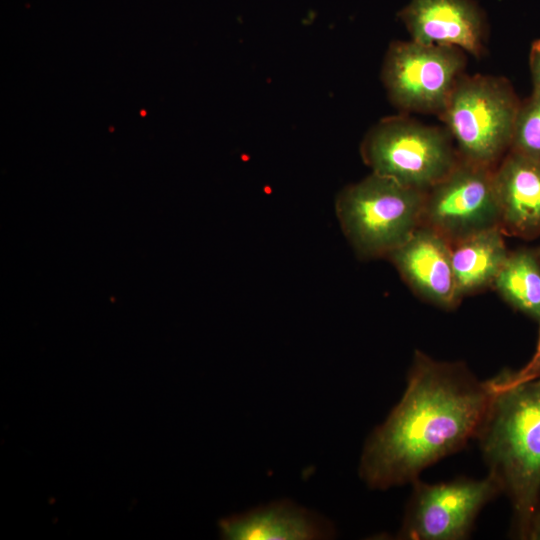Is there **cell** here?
I'll list each match as a JSON object with an SVG mask.
<instances>
[{"instance_id": "9a60e30c", "label": "cell", "mask_w": 540, "mask_h": 540, "mask_svg": "<svg viewBox=\"0 0 540 540\" xmlns=\"http://www.w3.org/2000/svg\"><path fill=\"white\" fill-rule=\"evenodd\" d=\"M510 150L540 158V88L520 102Z\"/></svg>"}, {"instance_id": "6da1fadb", "label": "cell", "mask_w": 540, "mask_h": 540, "mask_svg": "<svg viewBox=\"0 0 540 540\" xmlns=\"http://www.w3.org/2000/svg\"><path fill=\"white\" fill-rule=\"evenodd\" d=\"M490 397L462 362L415 351L406 389L367 438L359 475L371 489L412 484L428 467L475 439Z\"/></svg>"}, {"instance_id": "30bf717a", "label": "cell", "mask_w": 540, "mask_h": 540, "mask_svg": "<svg viewBox=\"0 0 540 540\" xmlns=\"http://www.w3.org/2000/svg\"><path fill=\"white\" fill-rule=\"evenodd\" d=\"M398 15L413 41L483 51L485 20L472 0H410Z\"/></svg>"}, {"instance_id": "4fadbf2b", "label": "cell", "mask_w": 540, "mask_h": 540, "mask_svg": "<svg viewBox=\"0 0 540 540\" xmlns=\"http://www.w3.org/2000/svg\"><path fill=\"white\" fill-rule=\"evenodd\" d=\"M451 246L460 299L493 284L509 255L500 226L472 234Z\"/></svg>"}, {"instance_id": "9c48e42d", "label": "cell", "mask_w": 540, "mask_h": 540, "mask_svg": "<svg viewBox=\"0 0 540 540\" xmlns=\"http://www.w3.org/2000/svg\"><path fill=\"white\" fill-rule=\"evenodd\" d=\"M451 253L449 241L420 225L388 256L417 294L438 307L451 309L460 301Z\"/></svg>"}, {"instance_id": "5bb4252c", "label": "cell", "mask_w": 540, "mask_h": 540, "mask_svg": "<svg viewBox=\"0 0 540 540\" xmlns=\"http://www.w3.org/2000/svg\"><path fill=\"white\" fill-rule=\"evenodd\" d=\"M493 285L510 306L540 322V259L535 252L509 253Z\"/></svg>"}, {"instance_id": "7c38bea8", "label": "cell", "mask_w": 540, "mask_h": 540, "mask_svg": "<svg viewBox=\"0 0 540 540\" xmlns=\"http://www.w3.org/2000/svg\"><path fill=\"white\" fill-rule=\"evenodd\" d=\"M503 231L524 239L540 234V158L514 150L494 169Z\"/></svg>"}, {"instance_id": "5b68a950", "label": "cell", "mask_w": 540, "mask_h": 540, "mask_svg": "<svg viewBox=\"0 0 540 540\" xmlns=\"http://www.w3.org/2000/svg\"><path fill=\"white\" fill-rule=\"evenodd\" d=\"M451 140L447 130L387 117L367 132L361 154L373 173L425 192L456 165L459 157Z\"/></svg>"}, {"instance_id": "7a4b0ae2", "label": "cell", "mask_w": 540, "mask_h": 540, "mask_svg": "<svg viewBox=\"0 0 540 540\" xmlns=\"http://www.w3.org/2000/svg\"><path fill=\"white\" fill-rule=\"evenodd\" d=\"M488 382L490 397L475 439L488 474L510 501L516 535L527 539L540 505V377L515 380L505 368Z\"/></svg>"}, {"instance_id": "52a82bcc", "label": "cell", "mask_w": 540, "mask_h": 540, "mask_svg": "<svg viewBox=\"0 0 540 540\" xmlns=\"http://www.w3.org/2000/svg\"><path fill=\"white\" fill-rule=\"evenodd\" d=\"M501 494L499 483L490 474L433 484L417 479L412 483L398 538L466 539L481 510Z\"/></svg>"}, {"instance_id": "ba28073f", "label": "cell", "mask_w": 540, "mask_h": 540, "mask_svg": "<svg viewBox=\"0 0 540 540\" xmlns=\"http://www.w3.org/2000/svg\"><path fill=\"white\" fill-rule=\"evenodd\" d=\"M421 225L450 244L501 227L494 169L459 157L452 170L425 191Z\"/></svg>"}, {"instance_id": "2e32d148", "label": "cell", "mask_w": 540, "mask_h": 540, "mask_svg": "<svg viewBox=\"0 0 540 540\" xmlns=\"http://www.w3.org/2000/svg\"><path fill=\"white\" fill-rule=\"evenodd\" d=\"M511 374L515 380H529L540 377V330L537 345L531 359L521 369H511Z\"/></svg>"}, {"instance_id": "e0dca14e", "label": "cell", "mask_w": 540, "mask_h": 540, "mask_svg": "<svg viewBox=\"0 0 540 540\" xmlns=\"http://www.w3.org/2000/svg\"><path fill=\"white\" fill-rule=\"evenodd\" d=\"M529 66L534 88H540V39L532 44L529 55Z\"/></svg>"}, {"instance_id": "277c9868", "label": "cell", "mask_w": 540, "mask_h": 540, "mask_svg": "<svg viewBox=\"0 0 540 540\" xmlns=\"http://www.w3.org/2000/svg\"><path fill=\"white\" fill-rule=\"evenodd\" d=\"M520 102L511 84L487 75H461L439 117L460 157L492 167L510 150Z\"/></svg>"}, {"instance_id": "8992f818", "label": "cell", "mask_w": 540, "mask_h": 540, "mask_svg": "<svg viewBox=\"0 0 540 540\" xmlns=\"http://www.w3.org/2000/svg\"><path fill=\"white\" fill-rule=\"evenodd\" d=\"M465 65V52L457 47L395 41L385 54L381 79L398 109L439 115Z\"/></svg>"}, {"instance_id": "ac0fdd59", "label": "cell", "mask_w": 540, "mask_h": 540, "mask_svg": "<svg viewBox=\"0 0 540 540\" xmlns=\"http://www.w3.org/2000/svg\"><path fill=\"white\" fill-rule=\"evenodd\" d=\"M527 539L540 540V505L532 518Z\"/></svg>"}, {"instance_id": "3957f363", "label": "cell", "mask_w": 540, "mask_h": 540, "mask_svg": "<svg viewBox=\"0 0 540 540\" xmlns=\"http://www.w3.org/2000/svg\"><path fill=\"white\" fill-rule=\"evenodd\" d=\"M423 191L373 173L339 194L341 227L366 258L389 255L421 225Z\"/></svg>"}, {"instance_id": "8fae6325", "label": "cell", "mask_w": 540, "mask_h": 540, "mask_svg": "<svg viewBox=\"0 0 540 540\" xmlns=\"http://www.w3.org/2000/svg\"><path fill=\"white\" fill-rule=\"evenodd\" d=\"M218 526L221 538L229 540H311L336 535L328 519L288 499L222 518Z\"/></svg>"}]
</instances>
